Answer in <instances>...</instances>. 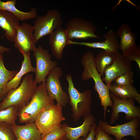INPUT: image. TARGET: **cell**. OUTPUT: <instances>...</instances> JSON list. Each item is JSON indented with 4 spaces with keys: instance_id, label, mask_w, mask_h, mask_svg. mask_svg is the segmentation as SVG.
Listing matches in <instances>:
<instances>
[{
    "instance_id": "cell-1",
    "label": "cell",
    "mask_w": 140,
    "mask_h": 140,
    "mask_svg": "<svg viewBox=\"0 0 140 140\" xmlns=\"http://www.w3.org/2000/svg\"><path fill=\"white\" fill-rule=\"evenodd\" d=\"M94 53L91 51L84 53L81 59V62L84 67L81 78L83 81L92 79L95 83L94 89L98 93L101 101V105L103 107L104 120H106L107 108H111L113 102L110 96L109 86L104 83L101 78V75L97 71L94 62Z\"/></svg>"
},
{
    "instance_id": "cell-2",
    "label": "cell",
    "mask_w": 140,
    "mask_h": 140,
    "mask_svg": "<svg viewBox=\"0 0 140 140\" xmlns=\"http://www.w3.org/2000/svg\"><path fill=\"white\" fill-rule=\"evenodd\" d=\"M54 104L47 93L45 82L37 86L29 102L19 108L18 113L19 121L25 124L34 122L38 114L49 106Z\"/></svg>"
},
{
    "instance_id": "cell-3",
    "label": "cell",
    "mask_w": 140,
    "mask_h": 140,
    "mask_svg": "<svg viewBox=\"0 0 140 140\" xmlns=\"http://www.w3.org/2000/svg\"><path fill=\"white\" fill-rule=\"evenodd\" d=\"M37 84L32 75H25L20 86L10 90L0 103V110L10 106H17L20 108L26 105L32 97Z\"/></svg>"
},
{
    "instance_id": "cell-4",
    "label": "cell",
    "mask_w": 140,
    "mask_h": 140,
    "mask_svg": "<svg viewBox=\"0 0 140 140\" xmlns=\"http://www.w3.org/2000/svg\"><path fill=\"white\" fill-rule=\"evenodd\" d=\"M65 119L62 115V106L54 104L42 110L34 122L41 133L42 138L48 133L60 128L61 122Z\"/></svg>"
},
{
    "instance_id": "cell-5",
    "label": "cell",
    "mask_w": 140,
    "mask_h": 140,
    "mask_svg": "<svg viewBox=\"0 0 140 140\" xmlns=\"http://www.w3.org/2000/svg\"><path fill=\"white\" fill-rule=\"evenodd\" d=\"M35 18L33 34L36 43L42 37L61 26L63 23L61 14L57 9L49 10L45 15L37 16Z\"/></svg>"
},
{
    "instance_id": "cell-6",
    "label": "cell",
    "mask_w": 140,
    "mask_h": 140,
    "mask_svg": "<svg viewBox=\"0 0 140 140\" xmlns=\"http://www.w3.org/2000/svg\"><path fill=\"white\" fill-rule=\"evenodd\" d=\"M98 123L105 132L114 136L116 140H121L127 136H132L135 140L140 139V118L135 117L127 123L115 126L102 120H99Z\"/></svg>"
},
{
    "instance_id": "cell-7",
    "label": "cell",
    "mask_w": 140,
    "mask_h": 140,
    "mask_svg": "<svg viewBox=\"0 0 140 140\" xmlns=\"http://www.w3.org/2000/svg\"><path fill=\"white\" fill-rule=\"evenodd\" d=\"M65 29L71 40L75 39H100L95 34L97 27L93 22L81 18L74 17L70 19L66 24Z\"/></svg>"
},
{
    "instance_id": "cell-8",
    "label": "cell",
    "mask_w": 140,
    "mask_h": 140,
    "mask_svg": "<svg viewBox=\"0 0 140 140\" xmlns=\"http://www.w3.org/2000/svg\"><path fill=\"white\" fill-rule=\"evenodd\" d=\"M68 86V90L70 103L74 113L83 115L87 113L90 110L91 103V91L87 90L83 92H79L75 87L71 74L66 75Z\"/></svg>"
},
{
    "instance_id": "cell-9",
    "label": "cell",
    "mask_w": 140,
    "mask_h": 140,
    "mask_svg": "<svg viewBox=\"0 0 140 140\" xmlns=\"http://www.w3.org/2000/svg\"><path fill=\"white\" fill-rule=\"evenodd\" d=\"M33 52L36 63L34 80L40 84L45 82L47 77L57 66L58 63L51 60V55L41 45L37 47Z\"/></svg>"
},
{
    "instance_id": "cell-10",
    "label": "cell",
    "mask_w": 140,
    "mask_h": 140,
    "mask_svg": "<svg viewBox=\"0 0 140 140\" xmlns=\"http://www.w3.org/2000/svg\"><path fill=\"white\" fill-rule=\"evenodd\" d=\"M61 68L56 67L48 74L45 82L46 90L50 97L55 100L57 104L64 106L68 102L67 94L62 89L60 78L62 75Z\"/></svg>"
},
{
    "instance_id": "cell-11",
    "label": "cell",
    "mask_w": 140,
    "mask_h": 140,
    "mask_svg": "<svg viewBox=\"0 0 140 140\" xmlns=\"http://www.w3.org/2000/svg\"><path fill=\"white\" fill-rule=\"evenodd\" d=\"M110 96L113 102L110 124H114L119 119L120 113L125 114V118L127 120L130 121L136 117L140 118V107L135 105L134 99H119L111 93Z\"/></svg>"
},
{
    "instance_id": "cell-12",
    "label": "cell",
    "mask_w": 140,
    "mask_h": 140,
    "mask_svg": "<svg viewBox=\"0 0 140 140\" xmlns=\"http://www.w3.org/2000/svg\"><path fill=\"white\" fill-rule=\"evenodd\" d=\"M34 30L33 26L26 23L18 27L14 46L20 53L22 52L27 54L31 51L34 52L36 48Z\"/></svg>"
},
{
    "instance_id": "cell-13",
    "label": "cell",
    "mask_w": 140,
    "mask_h": 140,
    "mask_svg": "<svg viewBox=\"0 0 140 140\" xmlns=\"http://www.w3.org/2000/svg\"><path fill=\"white\" fill-rule=\"evenodd\" d=\"M132 69L131 62L127 60L118 51L113 63L105 70L102 80L109 86L117 78Z\"/></svg>"
},
{
    "instance_id": "cell-14",
    "label": "cell",
    "mask_w": 140,
    "mask_h": 140,
    "mask_svg": "<svg viewBox=\"0 0 140 140\" xmlns=\"http://www.w3.org/2000/svg\"><path fill=\"white\" fill-rule=\"evenodd\" d=\"M115 33L116 36L120 39L119 49L125 58L137 49L138 46L136 42L137 34L132 31L131 28L129 24H121Z\"/></svg>"
},
{
    "instance_id": "cell-15",
    "label": "cell",
    "mask_w": 140,
    "mask_h": 140,
    "mask_svg": "<svg viewBox=\"0 0 140 140\" xmlns=\"http://www.w3.org/2000/svg\"><path fill=\"white\" fill-rule=\"evenodd\" d=\"M104 41L98 42H78L69 40L68 45H77L89 47L102 49L109 52H116L118 51L119 43L115 32L110 30L103 35Z\"/></svg>"
},
{
    "instance_id": "cell-16",
    "label": "cell",
    "mask_w": 140,
    "mask_h": 140,
    "mask_svg": "<svg viewBox=\"0 0 140 140\" xmlns=\"http://www.w3.org/2000/svg\"><path fill=\"white\" fill-rule=\"evenodd\" d=\"M48 39L53 55L58 59L63 57V51L70 40L65 29L61 26L49 35Z\"/></svg>"
},
{
    "instance_id": "cell-17",
    "label": "cell",
    "mask_w": 140,
    "mask_h": 140,
    "mask_svg": "<svg viewBox=\"0 0 140 140\" xmlns=\"http://www.w3.org/2000/svg\"><path fill=\"white\" fill-rule=\"evenodd\" d=\"M19 19L8 11L0 10V27L4 31L3 37L9 41L13 42L17 28L20 25Z\"/></svg>"
},
{
    "instance_id": "cell-18",
    "label": "cell",
    "mask_w": 140,
    "mask_h": 140,
    "mask_svg": "<svg viewBox=\"0 0 140 140\" xmlns=\"http://www.w3.org/2000/svg\"><path fill=\"white\" fill-rule=\"evenodd\" d=\"M21 53L22 54L24 59L20 69L13 78L7 84L4 93V98L10 90L15 89L19 86L23 76L29 72H35V68L31 64L30 52L26 54L22 52Z\"/></svg>"
},
{
    "instance_id": "cell-19",
    "label": "cell",
    "mask_w": 140,
    "mask_h": 140,
    "mask_svg": "<svg viewBox=\"0 0 140 140\" xmlns=\"http://www.w3.org/2000/svg\"><path fill=\"white\" fill-rule=\"evenodd\" d=\"M16 140H40L41 134L34 122L11 125Z\"/></svg>"
},
{
    "instance_id": "cell-20",
    "label": "cell",
    "mask_w": 140,
    "mask_h": 140,
    "mask_svg": "<svg viewBox=\"0 0 140 140\" xmlns=\"http://www.w3.org/2000/svg\"><path fill=\"white\" fill-rule=\"evenodd\" d=\"M96 119L91 114L87 115L85 117L82 124L75 128L65 126L63 129L66 132V137L68 140H78L81 136L84 138L90 131L91 126Z\"/></svg>"
},
{
    "instance_id": "cell-21",
    "label": "cell",
    "mask_w": 140,
    "mask_h": 140,
    "mask_svg": "<svg viewBox=\"0 0 140 140\" xmlns=\"http://www.w3.org/2000/svg\"><path fill=\"white\" fill-rule=\"evenodd\" d=\"M16 0H11L4 2L0 0V10H5L11 13L19 20L23 21L35 18L37 14L35 8L31 9L28 12L20 11L15 6Z\"/></svg>"
},
{
    "instance_id": "cell-22",
    "label": "cell",
    "mask_w": 140,
    "mask_h": 140,
    "mask_svg": "<svg viewBox=\"0 0 140 140\" xmlns=\"http://www.w3.org/2000/svg\"><path fill=\"white\" fill-rule=\"evenodd\" d=\"M109 87L110 93L117 98L133 99L140 104V94L133 85L118 86L111 83Z\"/></svg>"
},
{
    "instance_id": "cell-23",
    "label": "cell",
    "mask_w": 140,
    "mask_h": 140,
    "mask_svg": "<svg viewBox=\"0 0 140 140\" xmlns=\"http://www.w3.org/2000/svg\"><path fill=\"white\" fill-rule=\"evenodd\" d=\"M117 52H109L103 50L99 52L94 58L95 66L102 76L103 75L105 70L113 63Z\"/></svg>"
},
{
    "instance_id": "cell-24",
    "label": "cell",
    "mask_w": 140,
    "mask_h": 140,
    "mask_svg": "<svg viewBox=\"0 0 140 140\" xmlns=\"http://www.w3.org/2000/svg\"><path fill=\"white\" fill-rule=\"evenodd\" d=\"M18 72L6 69L4 65L3 54L0 55V101L4 98V93L7 84L13 78Z\"/></svg>"
},
{
    "instance_id": "cell-25",
    "label": "cell",
    "mask_w": 140,
    "mask_h": 140,
    "mask_svg": "<svg viewBox=\"0 0 140 140\" xmlns=\"http://www.w3.org/2000/svg\"><path fill=\"white\" fill-rule=\"evenodd\" d=\"M19 108L17 106H12L0 110V122H4L11 125L16 124Z\"/></svg>"
},
{
    "instance_id": "cell-26",
    "label": "cell",
    "mask_w": 140,
    "mask_h": 140,
    "mask_svg": "<svg viewBox=\"0 0 140 140\" xmlns=\"http://www.w3.org/2000/svg\"><path fill=\"white\" fill-rule=\"evenodd\" d=\"M0 140H16L11 124L0 122Z\"/></svg>"
},
{
    "instance_id": "cell-27",
    "label": "cell",
    "mask_w": 140,
    "mask_h": 140,
    "mask_svg": "<svg viewBox=\"0 0 140 140\" xmlns=\"http://www.w3.org/2000/svg\"><path fill=\"white\" fill-rule=\"evenodd\" d=\"M133 77L132 71L128 72L115 79L113 84L118 86L133 85Z\"/></svg>"
},
{
    "instance_id": "cell-28",
    "label": "cell",
    "mask_w": 140,
    "mask_h": 140,
    "mask_svg": "<svg viewBox=\"0 0 140 140\" xmlns=\"http://www.w3.org/2000/svg\"><path fill=\"white\" fill-rule=\"evenodd\" d=\"M66 132L63 128H57L47 134L40 140H60L65 135Z\"/></svg>"
},
{
    "instance_id": "cell-29",
    "label": "cell",
    "mask_w": 140,
    "mask_h": 140,
    "mask_svg": "<svg viewBox=\"0 0 140 140\" xmlns=\"http://www.w3.org/2000/svg\"><path fill=\"white\" fill-rule=\"evenodd\" d=\"M94 140H116L105 132L99 125H96L95 131Z\"/></svg>"
},
{
    "instance_id": "cell-30",
    "label": "cell",
    "mask_w": 140,
    "mask_h": 140,
    "mask_svg": "<svg viewBox=\"0 0 140 140\" xmlns=\"http://www.w3.org/2000/svg\"><path fill=\"white\" fill-rule=\"evenodd\" d=\"M129 61L131 62L135 61L137 64L139 68H140V48L138 46L137 49L134 52L125 58Z\"/></svg>"
},
{
    "instance_id": "cell-31",
    "label": "cell",
    "mask_w": 140,
    "mask_h": 140,
    "mask_svg": "<svg viewBox=\"0 0 140 140\" xmlns=\"http://www.w3.org/2000/svg\"><path fill=\"white\" fill-rule=\"evenodd\" d=\"M96 123H94L92 125L90 132L88 136L84 139L80 140H94L95 138V131L96 126Z\"/></svg>"
},
{
    "instance_id": "cell-32",
    "label": "cell",
    "mask_w": 140,
    "mask_h": 140,
    "mask_svg": "<svg viewBox=\"0 0 140 140\" xmlns=\"http://www.w3.org/2000/svg\"><path fill=\"white\" fill-rule=\"evenodd\" d=\"M10 51V48L6 47L0 44V55L3 54L6 52H9Z\"/></svg>"
},
{
    "instance_id": "cell-33",
    "label": "cell",
    "mask_w": 140,
    "mask_h": 140,
    "mask_svg": "<svg viewBox=\"0 0 140 140\" xmlns=\"http://www.w3.org/2000/svg\"><path fill=\"white\" fill-rule=\"evenodd\" d=\"M121 140H130L126 138H123Z\"/></svg>"
},
{
    "instance_id": "cell-34",
    "label": "cell",
    "mask_w": 140,
    "mask_h": 140,
    "mask_svg": "<svg viewBox=\"0 0 140 140\" xmlns=\"http://www.w3.org/2000/svg\"><path fill=\"white\" fill-rule=\"evenodd\" d=\"M60 140H66L64 139L63 137L60 139Z\"/></svg>"
}]
</instances>
